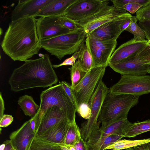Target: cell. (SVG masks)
Listing matches in <instances>:
<instances>
[{
    "label": "cell",
    "instance_id": "cell-1",
    "mask_svg": "<svg viewBox=\"0 0 150 150\" xmlns=\"http://www.w3.org/2000/svg\"><path fill=\"white\" fill-rule=\"evenodd\" d=\"M36 19L34 17L27 16L9 23L1 47L13 60L25 62L38 54L41 48Z\"/></svg>",
    "mask_w": 150,
    "mask_h": 150
},
{
    "label": "cell",
    "instance_id": "cell-2",
    "mask_svg": "<svg viewBox=\"0 0 150 150\" xmlns=\"http://www.w3.org/2000/svg\"><path fill=\"white\" fill-rule=\"evenodd\" d=\"M49 55L28 59L13 71L8 81L11 90L18 92L37 87L46 88L57 83L58 78Z\"/></svg>",
    "mask_w": 150,
    "mask_h": 150
},
{
    "label": "cell",
    "instance_id": "cell-3",
    "mask_svg": "<svg viewBox=\"0 0 150 150\" xmlns=\"http://www.w3.org/2000/svg\"><path fill=\"white\" fill-rule=\"evenodd\" d=\"M40 99V108L35 115V133L44 113L48 108L52 106H57L62 109L66 114L70 123L76 122V108L60 83L51 86L42 91Z\"/></svg>",
    "mask_w": 150,
    "mask_h": 150
},
{
    "label": "cell",
    "instance_id": "cell-4",
    "mask_svg": "<svg viewBox=\"0 0 150 150\" xmlns=\"http://www.w3.org/2000/svg\"><path fill=\"white\" fill-rule=\"evenodd\" d=\"M139 96L109 93L103 102L98 122L108 124L127 119L129 110L138 103Z\"/></svg>",
    "mask_w": 150,
    "mask_h": 150
},
{
    "label": "cell",
    "instance_id": "cell-5",
    "mask_svg": "<svg viewBox=\"0 0 150 150\" xmlns=\"http://www.w3.org/2000/svg\"><path fill=\"white\" fill-rule=\"evenodd\" d=\"M86 38L81 28L57 37L40 41L41 48L61 60L65 55L79 51Z\"/></svg>",
    "mask_w": 150,
    "mask_h": 150
},
{
    "label": "cell",
    "instance_id": "cell-6",
    "mask_svg": "<svg viewBox=\"0 0 150 150\" xmlns=\"http://www.w3.org/2000/svg\"><path fill=\"white\" fill-rule=\"evenodd\" d=\"M108 1L104 0L100 8L92 15L81 20L74 21L79 28L84 30L86 37L95 29L108 22L119 18L127 12L124 9L116 8L109 5Z\"/></svg>",
    "mask_w": 150,
    "mask_h": 150
},
{
    "label": "cell",
    "instance_id": "cell-7",
    "mask_svg": "<svg viewBox=\"0 0 150 150\" xmlns=\"http://www.w3.org/2000/svg\"><path fill=\"white\" fill-rule=\"evenodd\" d=\"M110 92L115 94L140 96L150 93V76L122 75L120 79L111 86Z\"/></svg>",
    "mask_w": 150,
    "mask_h": 150
},
{
    "label": "cell",
    "instance_id": "cell-8",
    "mask_svg": "<svg viewBox=\"0 0 150 150\" xmlns=\"http://www.w3.org/2000/svg\"><path fill=\"white\" fill-rule=\"evenodd\" d=\"M106 67L92 68L79 84L72 88L78 110L82 104L89 105L92 96L105 74Z\"/></svg>",
    "mask_w": 150,
    "mask_h": 150
},
{
    "label": "cell",
    "instance_id": "cell-9",
    "mask_svg": "<svg viewBox=\"0 0 150 150\" xmlns=\"http://www.w3.org/2000/svg\"><path fill=\"white\" fill-rule=\"evenodd\" d=\"M109 89L102 80L91 98L88 105L91 110L90 117L83 124L80 130L81 137L86 142L87 141L95 126L99 124L98 122V119L105 98L110 92Z\"/></svg>",
    "mask_w": 150,
    "mask_h": 150
},
{
    "label": "cell",
    "instance_id": "cell-10",
    "mask_svg": "<svg viewBox=\"0 0 150 150\" xmlns=\"http://www.w3.org/2000/svg\"><path fill=\"white\" fill-rule=\"evenodd\" d=\"M104 0H77L65 11L63 16L74 22L92 15L101 8Z\"/></svg>",
    "mask_w": 150,
    "mask_h": 150
},
{
    "label": "cell",
    "instance_id": "cell-11",
    "mask_svg": "<svg viewBox=\"0 0 150 150\" xmlns=\"http://www.w3.org/2000/svg\"><path fill=\"white\" fill-rule=\"evenodd\" d=\"M58 16L42 17L36 19L37 34L40 41L71 32L59 23Z\"/></svg>",
    "mask_w": 150,
    "mask_h": 150
},
{
    "label": "cell",
    "instance_id": "cell-12",
    "mask_svg": "<svg viewBox=\"0 0 150 150\" xmlns=\"http://www.w3.org/2000/svg\"><path fill=\"white\" fill-rule=\"evenodd\" d=\"M53 0H20L13 10L11 21L27 16H35Z\"/></svg>",
    "mask_w": 150,
    "mask_h": 150
},
{
    "label": "cell",
    "instance_id": "cell-13",
    "mask_svg": "<svg viewBox=\"0 0 150 150\" xmlns=\"http://www.w3.org/2000/svg\"><path fill=\"white\" fill-rule=\"evenodd\" d=\"M131 16L129 13L126 12L120 17L105 23L95 29L89 35L96 39L117 40L121 33L120 26L122 22Z\"/></svg>",
    "mask_w": 150,
    "mask_h": 150
},
{
    "label": "cell",
    "instance_id": "cell-14",
    "mask_svg": "<svg viewBox=\"0 0 150 150\" xmlns=\"http://www.w3.org/2000/svg\"><path fill=\"white\" fill-rule=\"evenodd\" d=\"M148 40L135 42L133 39L123 43L116 49L110 58L109 64H117L136 56L146 46Z\"/></svg>",
    "mask_w": 150,
    "mask_h": 150
},
{
    "label": "cell",
    "instance_id": "cell-15",
    "mask_svg": "<svg viewBox=\"0 0 150 150\" xmlns=\"http://www.w3.org/2000/svg\"><path fill=\"white\" fill-rule=\"evenodd\" d=\"M131 123L126 119L108 124H102L100 127L98 124L93 130L87 143L112 134L122 135L124 137L126 130Z\"/></svg>",
    "mask_w": 150,
    "mask_h": 150
},
{
    "label": "cell",
    "instance_id": "cell-16",
    "mask_svg": "<svg viewBox=\"0 0 150 150\" xmlns=\"http://www.w3.org/2000/svg\"><path fill=\"white\" fill-rule=\"evenodd\" d=\"M66 120H68L67 116L62 109L57 106L49 108L41 119L35 136L41 135L51 128Z\"/></svg>",
    "mask_w": 150,
    "mask_h": 150
},
{
    "label": "cell",
    "instance_id": "cell-17",
    "mask_svg": "<svg viewBox=\"0 0 150 150\" xmlns=\"http://www.w3.org/2000/svg\"><path fill=\"white\" fill-rule=\"evenodd\" d=\"M136 56L118 63L108 66L114 71L122 75H146L148 73V65L141 63Z\"/></svg>",
    "mask_w": 150,
    "mask_h": 150
},
{
    "label": "cell",
    "instance_id": "cell-18",
    "mask_svg": "<svg viewBox=\"0 0 150 150\" xmlns=\"http://www.w3.org/2000/svg\"><path fill=\"white\" fill-rule=\"evenodd\" d=\"M35 136L29 120L18 129L12 132L9 135V138L13 146L18 150H26L29 142Z\"/></svg>",
    "mask_w": 150,
    "mask_h": 150
},
{
    "label": "cell",
    "instance_id": "cell-19",
    "mask_svg": "<svg viewBox=\"0 0 150 150\" xmlns=\"http://www.w3.org/2000/svg\"><path fill=\"white\" fill-rule=\"evenodd\" d=\"M69 123L68 120L63 121L47 130L41 135L35 136L61 146H66L65 140Z\"/></svg>",
    "mask_w": 150,
    "mask_h": 150
},
{
    "label": "cell",
    "instance_id": "cell-20",
    "mask_svg": "<svg viewBox=\"0 0 150 150\" xmlns=\"http://www.w3.org/2000/svg\"><path fill=\"white\" fill-rule=\"evenodd\" d=\"M77 0H53L35 16L48 17L63 15L67 9Z\"/></svg>",
    "mask_w": 150,
    "mask_h": 150
},
{
    "label": "cell",
    "instance_id": "cell-21",
    "mask_svg": "<svg viewBox=\"0 0 150 150\" xmlns=\"http://www.w3.org/2000/svg\"><path fill=\"white\" fill-rule=\"evenodd\" d=\"M85 42L92 57V68L108 66L110 57L101 49L91 42L86 38Z\"/></svg>",
    "mask_w": 150,
    "mask_h": 150
},
{
    "label": "cell",
    "instance_id": "cell-22",
    "mask_svg": "<svg viewBox=\"0 0 150 150\" xmlns=\"http://www.w3.org/2000/svg\"><path fill=\"white\" fill-rule=\"evenodd\" d=\"M18 103L25 115L31 118L36 115L40 108V105L36 103L33 97L27 95L20 97Z\"/></svg>",
    "mask_w": 150,
    "mask_h": 150
},
{
    "label": "cell",
    "instance_id": "cell-23",
    "mask_svg": "<svg viewBox=\"0 0 150 150\" xmlns=\"http://www.w3.org/2000/svg\"><path fill=\"white\" fill-rule=\"evenodd\" d=\"M123 137L122 135L112 134L100 138L87 144L89 150H105L107 147Z\"/></svg>",
    "mask_w": 150,
    "mask_h": 150
},
{
    "label": "cell",
    "instance_id": "cell-24",
    "mask_svg": "<svg viewBox=\"0 0 150 150\" xmlns=\"http://www.w3.org/2000/svg\"><path fill=\"white\" fill-rule=\"evenodd\" d=\"M61 146L35 136L29 142L26 150H62Z\"/></svg>",
    "mask_w": 150,
    "mask_h": 150
},
{
    "label": "cell",
    "instance_id": "cell-25",
    "mask_svg": "<svg viewBox=\"0 0 150 150\" xmlns=\"http://www.w3.org/2000/svg\"><path fill=\"white\" fill-rule=\"evenodd\" d=\"M150 131V120L131 123L125 131L124 137H133Z\"/></svg>",
    "mask_w": 150,
    "mask_h": 150
},
{
    "label": "cell",
    "instance_id": "cell-26",
    "mask_svg": "<svg viewBox=\"0 0 150 150\" xmlns=\"http://www.w3.org/2000/svg\"><path fill=\"white\" fill-rule=\"evenodd\" d=\"M150 142V138L137 140H119L105 148V150H120Z\"/></svg>",
    "mask_w": 150,
    "mask_h": 150
},
{
    "label": "cell",
    "instance_id": "cell-27",
    "mask_svg": "<svg viewBox=\"0 0 150 150\" xmlns=\"http://www.w3.org/2000/svg\"><path fill=\"white\" fill-rule=\"evenodd\" d=\"M79 52V54L77 61L85 70L88 72L92 68V59L90 52L85 42L80 46Z\"/></svg>",
    "mask_w": 150,
    "mask_h": 150
},
{
    "label": "cell",
    "instance_id": "cell-28",
    "mask_svg": "<svg viewBox=\"0 0 150 150\" xmlns=\"http://www.w3.org/2000/svg\"><path fill=\"white\" fill-rule=\"evenodd\" d=\"M89 41L101 49L110 57H111L117 45L116 40H104L96 39L89 35L86 37Z\"/></svg>",
    "mask_w": 150,
    "mask_h": 150
},
{
    "label": "cell",
    "instance_id": "cell-29",
    "mask_svg": "<svg viewBox=\"0 0 150 150\" xmlns=\"http://www.w3.org/2000/svg\"><path fill=\"white\" fill-rule=\"evenodd\" d=\"M80 129L76 122L69 123L65 140V144L67 147L74 146L81 137Z\"/></svg>",
    "mask_w": 150,
    "mask_h": 150
},
{
    "label": "cell",
    "instance_id": "cell-30",
    "mask_svg": "<svg viewBox=\"0 0 150 150\" xmlns=\"http://www.w3.org/2000/svg\"><path fill=\"white\" fill-rule=\"evenodd\" d=\"M70 73L71 86L75 87L82 80L88 72L85 70L79 64L78 61L74 65L68 68Z\"/></svg>",
    "mask_w": 150,
    "mask_h": 150
},
{
    "label": "cell",
    "instance_id": "cell-31",
    "mask_svg": "<svg viewBox=\"0 0 150 150\" xmlns=\"http://www.w3.org/2000/svg\"><path fill=\"white\" fill-rule=\"evenodd\" d=\"M137 21L136 16H132L131 22L125 30L134 35L133 39L134 41L140 42L145 40L146 34L137 23Z\"/></svg>",
    "mask_w": 150,
    "mask_h": 150
},
{
    "label": "cell",
    "instance_id": "cell-32",
    "mask_svg": "<svg viewBox=\"0 0 150 150\" xmlns=\"http://www.w3.org/2000/svg\"><path fill=\"white\" fill-rule=\"evenodd\" d=\"M136 57L142 64H150V45H146L137 54Z\"/></svg>",
    "mask_w": 150,
    "mask_h": 150
},
{
    "label": "cell",
    "instance_id": "cell-33",
    "mask_svg": "<svg viewBox=\"0 0 150 150\" xmlns=\"http://www.w3.org/2000/svg\"><path fill=\"white\" fill-rule=\"evenodd\" d=\"M58 20L62 25L71 31H76L79 28L74 21L63 15L58 16Z\"/></svg>",
    "mask_w": 150,
    "mask_h": 150
},
{
    "label": "cell",
    "instance_id": "cell-34",
    "mask_svg": "<svg viewBox=\"0 0 150 150\" xmlns=\"http://www.w3.org/2000/svg\"><path fill=\"white\" fill-rule=\"evenodd\" d=\"M136 17L138 20L150 19V4L144 6L136 12Z\"/></svg>",
    "mask_w": 150,
    "mask_h": 150
},
{
    "label": "cell",
    "instance_id": "cell-35",
    "mask_svg": "<svg viewBox=\"0 0 150 150\" xmlns=\"http://www.w3.org/2000/svg\"><path fill=\"white\" fill-rule=\"evenodd\" d=\"M59 83L62 85L68 96L75 106L76 111L77 112L78 108L75 98L73 93L71 85L65 81H62L59 82Z\"/></svg>",
    "mask_w": 150,
    "mask_h": 150
},
{
    "label": "cell",
    "instance_id": "cell-36",
    "mask_svg": "<svg viewBox=\"0 0 150 150\" xmlns=\"http://www.w3.org/2000/svg\"><path fill=\"white\" fill-rule=\"evenodd\" d=\"M138 25L144 31L146 38L148 41L150 39V19H142L138 21Z\"/></svg>",
    "mask_w": 150,
    "mask_h": 150
},
{
    "label": "cell",
    "instance_id": "cell-37",
    "mask_svg": "<svg viewBox=\"0 0 150 150\" xmlns=\"http://www.w3.org/2000/svg\"><path fill=\"white\" fill-rule=\"evenodd\" d=\"M79 54L78 51L74 53L71 57L67 59L61 63L59 64L53 65V68H57L63 66L74 65L76 61V59H78Z\"/></svg>",
    "mask_w": 150,
    "mask_h": 150
},
{
    "label": "cell",
    "instance_id": "cell-38",
    "mask_svg": "<svg viewBox=\"0 0 150 150\" xmlns=\"http://www.w3.org/2000/svg\"><path fill=\"white\" fill-rule=\"evenodd\" d=\"M77 112L83 118L88 120L91 114V110L88 105L83 104L79 108Z\"/></svg>",
    "mask_w": 150,
    "mask_h": 150
},
{
    "label": "cell",
    "instance_id": "cell-39",
    "mask_svg": "<svg viewBox=\"0 0 150 150\" xmlns=\"http://www.w3.org/2000/svg\"><path fill=\"white\" fill-rule=\"evenodd\" d=\"M13 118L12 115H4L0 118V127H5L11 124L12 122Z\"/></svg>",
    "mask_w": 150,
    "mask_h": 150
},
{
    "label": "cell",
    "instance_id": "cell-40",
    "mask_svg": "<svg viewBox=\"0 0 150 150\" xmlns=\"http://www.w3.org/2000/svg\"><path fill=\"white\" fill-rule=\"evenodd\" d=\"M76 150H89L86 142L80 137L73 146Z\"/></svg>",
    "mask_w": 150,
    "mask_h": 150
},
{
    "label": "cell",
    "instance_id": "cell-41",
    "mask_svg": "<svg viewBox=\"0 0 150 150\" xmlns=\"http://www.w3.org/2000/svg\"><path fill=\"white\" fill-rule=\"evenodd\" d=\"M132 16L126 18L124 19L122 22L120 26V32L122 33L124 30H125L128 27L131 21V18Z\"/></svg>",
    "mask_w": 150,
    "mask_h": 150
},
{
    "label": "cell",
    "instance_id": "cell-42",
    "mask_svg": "<svg viewBox=\"0 0 150 150\" xmlns=\"http://www.w3.org/2000/svg\"><path fill=\"white\" fill-rule=\"evenodd\" d=\"M0 118L4 115V112L5 110L4 102L3 98L1 93L0 94Z\"/></svg>",
    "mask_w": 150,
    "mask_h": 150
},
{
    "label": "cell",
    "instance_id": "cell-43",
    "mask_svg": "<svg viewBox=\"0 0 150 150\" xmlns=\"http://www.w3.org/2000/svg\"><path fill=\"white\" fill-rule=\"evenodd\" d=\"M133 147L136 150H150V142Z\"/></svg>",
    "mask_w": 150,
    "mask_h": 150
},
{
    "label": "cell",
    "instance_id": "cell-44",
    "mask_svg": "<svg viewBox=\"0 0 150 150\" xmlns=\"http://www.w3.org/2000/svg\"><path fill=\"white\" fill-rule=\"evenodd\" d=\"M4 143L5 144V146L3 150H10L13 146V143L10 140H6Z\"/></svg>",
    "mask_w": 150,
    "mask_h": 150
},
{
    "label": "cell",
    "instance_id": "cell-45",
    "mask_svg": "<svg viewBox=\"0 0 150 150\" xmlns=\"http://www.w3.org/2000/svg\"><path fill=\"white\" fill-rule=\"evenodd\" d=\"M35 116L33 117H31L30 119V124L31 127L34 132L35 134V129L36 127V123L35 121Z\"/></svg>",
    "mask_w": 150,
    "mask_h": 150
},
{
    "label": "cell",
    "instance_id": "cell-46",
    "mask_svg": "<svg viewBox=\"0 0 150 150\" xmlns=\"http://www.w3.org/2000/svg\"><path fill=\"white\" fill-rule=\"evenodd\" d=\"M61 147L62 150H70L69 148L66 146H61Z\"/></svg>",
    "mask_w": 150,
    "mask_h": 150
},
{
    "label": "cell",
    "instance_id": "cell-47",
    "mask_svg": "<svg viewBox=\"0 0 150 150\" xmlns=\"http://www.w3.org/2000/svg\"><path fill=\"white\" fill-rule=\"evenodd\" d=\"M68 147L69 148L70 150H76L73 146H70Z\"/></svg>",
    "mask_w": 150,
    "mask_h": 150
},
{
    "label": "cell",
    "instance_id": "cell-48",
    "mask_svg": "<svg viewBox=\"0 0 150 150\" xmlns=\"http://www.w3.org/2000/svg\"><path fill=\"white\" fill-rule=\"evenodd\" d=\"M147 71L148 73H150V64L148 65Z\"/></svg>",
    "mask_w": 150,
    "mask_h": 150
},
{
    "label": "cell",
    "instance_id": "cell-49",
    "mask_svg": "<svg viewBox=\"0 0 150 150\" xmlns=\"http://www.w3.org/2000/svg\"><path fill=\"white\" fill-rule=\"evenodd\" d=\"M125 150H136L134 147H131L125 149Z\"/></svg>",
    "mask_w": 150,
    "mask_h": 150
},
{
    "label": "cell",
    "instance_id": "cell-50",
    "mask_svg": "<svg viewBox=\"0 0 150 150\" xmlns=\"http://www.w3.org/2000/svg\"><path fill=\"white\" fill-rule=\"evenodd\" d=\"M10 150H18L15 147L13 146V147Z\"/></svg>",
    "mask_w": 150,
    "mask_h": 150
},
{
    "label": "cell",
    "instance_id": "cell-51",
    "mask_svg": "<svg viewBox=\"0 0 150 150\" xmlns=\"http://www.w3.org/2000/svg\"><path fill=\"white\" fill-rule=\"evenodd\" d=\"M146 45H150V39L148 41Z\"/></svg>",
    "mask_w": 150,
    "mask_h": 150
},
{
    "label": "cell",
    "instance_id": "cell-52",
    "mask_svg": "<svg viewBox=\"0 0 150 150\" xmlns=\"http://www.w3.org/2000/svg\"><path fill=\"white\" fill-rule=\"evenodd\" d=\"M44 54H39V56L41 57H43L44 56Z\"/></svg>",
    "mask_w": 150,
    "mask_h": 150
}]
</instances>
